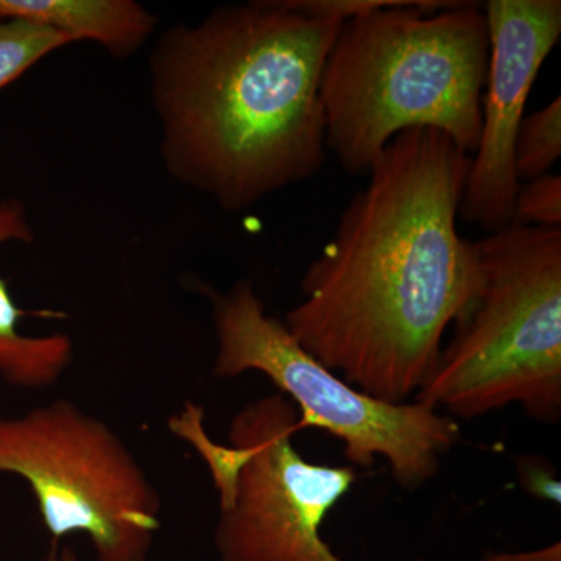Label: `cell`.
<instances>
[{
  "mask_svg": "<svg viewBox=\"0 0 561 561\" xmlns=\"http://www.w3.org/2000/svg\"><path fill=\"white\" fill-rule=\"evenodd\" d=\"M471 157L430 128L398 135L368 169L284 323L346 382L401 404L435 370L443 334L479 286L457 219Z\"/></svg>",
  "mask_w": 561,
  "mask_h": 561,
  "instance_id": "6da1fadb",
  "label": "cell"
},
{
  "mask_svg": "<svg viewBox=\"0 0 561 561\" xmlns=\"http://www.w3.org/2000/svg\"><path fill=\"white\" fill-rule=\"evenodd\" d=\"M343 22L254 0L162 32L149 73L165 172L228 213L316 175L321 73Z\"/></svg>",
  "mask_w": 561,
  "mask_h": 561,
  "instance_id": "7a4b0ae2",
  "label": "cell"
},
{
  "mask_svg": "<svg viewBox=\"0 0 561 561\" xmlns=\"http://www.w3.org/2000/svg\"><path fill=\"white\" fill-rule=\"evenodd\" d=\"M489 51L483 3L404 0L346 20L321 73L328 151L367 173L398 135L430 128L471 157Z\"/></svg>",
  "mask_w": 561,
  "mask_h": 561,
  "instance_id": "3957f363",
  "label": "cell"
},
{
  "mask_svg": "<svg viewBox=\"0 0 561 561\" xmlns=\"http://www.w3.org/2000/svg\"><path fill=\"white\" fill-rule=\"evenodd\" d=\"M476 249L478 290L416 401L461 420L518 404L559 423L561 228L511 225Z\"/></svg>",
  "mask_w": 561,
  "mask_h": 561,
  "instance_id": "277c9868",
  "label": "cell"
},
{
  "mask_svg": "<svg viewBox=\"0 0 561 561\" xmlns=\"http://www.w3.org/2000/svg\"><path fill=\"white\" fill-rule=\"evenodd\" d=\"M202 291L216 331V378L261 373L297 409L301 430L317 427L341 440L351 467L371 468L381 457L402 490L416 491L440 472L443 457L459 443L457 421L419 401L393 404L351 386L267 312L251 280Z\"/></svg>",
  "mask_w": 561,
  "mask_h": 561,
  "instance_id": "5b68a950",
  "label": "cell"
},
{
  "mask_svg": "<svg viewBox=\"0 0 561 561\" xmlns=\"http://www.w3.org/2000/svg\"><path fill=\"white\" fill-rule=\"evenodd\" d=\"M0 474L27 483L51 542L84 535L98 561H149L160 493L121 435L72 401L0 416Z\"/></svg>",
  "mask_w": 561,
  "mask_h": 561,
  "instance_id": "8992f818",
  "label": "cell"
},
{
  "mask_svg": "<svg viewBox=\"0 0 561 561\" xmlns=\"http://www.w3.org/2000/svg\"><path fill=\"white\" fill-rule=\"evenodd\" d=\"M300 431L297 409L280 393L231 420L228 442L249 448L250 459L214 530L220 561H343L321 526L353 489L356 468L306 460L295 446Z\"/></svg>",
  "mask_w": 561,
  "mask_h": 561,
  "instance_id": "52a82bcc",
  "label": "cell"
},
{
  "mask_svg": "<svg viewBox=\"0 0 561 561\" xmlns=\"http://www.w3.org/2000/svg\"><path fill=\"white\" fill-rule=\"evenodd\" d=\"M489 66L482 95L481 138L471 154L459 216L490 232L511 227L522 181L515 142L542 62L561 36L560 0H489Z\"/></svg>",
  "mask_w": 561,
  "mask_h": 561,
  "instance_id": "ba28073f",
  "label": "cell"
},
{
  "mask_svg": "<svg viewBox=\"0 0 561 561\" xmlns=\"http://www.w3.org/2000/svg\"><path fill=\"white\" fill-rule=\"evenodd\" d=\"M33 241L35 230L25 203L16 197L0 198V247ZM27 316L0 276V378L18 389H49L69 370L73 342L61 332L27 334L21 328Z\"/></svg>",
  "mask_w": 561,
  "mask_h": 561,
  "instance_id": "9c48e42d",
  "label": "cell"
},
{
  "mask_svg": "<svg viewBox=\"0 0 561 561\" xmlns=\"http://www.w3.org/2000/svg\"><path fill=\"white\" fill-rule=\"evenodd\" d=\"M0 20L44 25L73 44L94 41L114 58L146 46L158 18L135 0H0Z\"/></svg>",
  "mask_w": 561,
  "mask_h": 561,
  "instance_id": "30bf717a",
  "label": "cell"
},
{
  "mask_svg": "<svg viewBox=\"0 0 561 561\" xmlns=\"http://www.w3.org/2000/svg\"><path fill=\"white\" fill-rule=\"evenodd\" d=\"M173 437L180 438L202 457L219 494V508L228 507L234 497L239 476L250 459L249 448L230 443L220 445L209 437L205 424V408L194 401L184 402L183 409L168 420Z\"/></svg>",
  "mask_w": 561,
  "mask_h": 561,
  "instance_id": "8fae6325",
  "label": "cell"
},
{
  "mask_svg": "<svg viewBox=\"0 0 561 561\" xmlns=\"http://www.w3.org/2000/svg\"><path fill=\"white\" fill-rule=\"evenodd\" d=\"M561 157V98L523 119L515 142V172L519 181L551 173Z\"/></svg>",
  "mask_w": 561,
  "mask_h": 561,
  "instance_id": "7c38bea8",
  "label": "cell"
},
{
  "mask_svg": "<svg viewBox=\"0 0 561 561\" xmlns=\"http://www.w3.org/2000/svg\"><path fill=\"white\" fill-rule=\"evenodd\" d=\"M73 44L68 36L28 21L0 20V91L54 51Z\"/></svg>",
  "mask_w": 561,
  "mask_h": 561,
  "instance_id": "4fadbf2b",
  "label": "cell"
},
{
  "mask_svg": "<svg viewBox=\"0 0 561 561\" xmlns=\"http://www.w3.org/2000/svg\"><path fill=\"white\" fill-rule=\"evenodd\" d=\"M512 225L561 228V179L556 173L522 183L513 203Z\"/></svg>",
  "mask_w": 561,
  "mask_h": 561,
  "instance_id": "5bb4252c",
  "label": "cell"
},
{
  "mask_svg": "<svg viewBox=\"0 0 561 561\" xmlns=\"http://www.w3.org/2000/svg\"><path fill=\"white\" fill-rule=\"evenodd\" d=\"M519 481L530 496L537 500L560 504L561 483L556 478V470L548 461L538 457L523 456L516 460Z\"/></svg>",
  "mask_w": 561,
  "mask_h": 561,
  "instance_id": "9a60e30c",
  "label": "cell"
},
{
  "mask_svg": "<svg viewBox=\"0 0 561 561\" xmlns=\"http://www.w3.org/2000/svg\"><path fill=\"white\" fill-rule=\"evenodd\" d=\"M482 561H560V545L557 542L545 551L526 553V556H505V553L490 556Z\"/></svg>",
  "mask_w": 561,
  "mask_h": 561,
  "instance_id": "2e32d148",
  "label": "cell"
},
{
  "mask_svg": "<svg viewBox=\"0 0 561 561\" xmlns=\"http://www.w3.org/2000/svg\"><path fill=\"white\" fill-rule=\"evenodd\" d=\"M43 561H79V557L70 546L51 542L50 551L47 552Z\"/></svg>",
  "mask_w": 561,
  "mask_h": 561,
  "instance_id": "e0dca14e",
  "label": "cell"
}]
</instances>
